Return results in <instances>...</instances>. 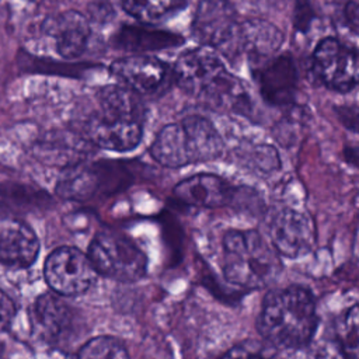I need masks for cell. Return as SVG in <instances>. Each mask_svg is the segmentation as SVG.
Listing matches in <instances>:
<instances>
[{
  "instance_id": "obj_5",
  "label": "cell",
  "mask_w": 359,
  "mask_h": 359,
  "mask_svg": "<svg viewBox=\"0 0 359 359\" xmlns=\"http://www.w3.org/2000/svg\"><path fill=\"white\" fill-rule=\"evenodd\" d=\"M97 273L118 282H135L146 273V255L125 236L98 233L88 248Z\"/></svg>"
},
{
  "instance_id": "obj_25",
  "label": "cell",
  "mask_w": 359,
  "mask_h": 359,
  "mask_svg": "<svg viewBox=\"0 0 359 359\" xmlns=\"http://www.w3.org/2000/svg\"><path fill=\"white\" fill-rule=\"evenodd\" d=\"M222 359H269L264 348L254 341H244L230 351H227Z\"/></svg>"
},
{
  "instance_id": "obj_12",
  "label": "cell",
  "mask_w": 359,
  "mask_h": 359,
  "mask_svg": "<svg viewBox=\"0 0 359 359\" xmlns=\"http://www.w3.org/2000/svg\"><path fill=\"white\" fill-rule=\"evenodd\" d=\"M34 325L38 334L50 344L70 338L76 324L74 310L56 293L39 296L34 304Z\"/></svg>"
},
{
  "instance_id": "obj_20",
  "label": "cell",
  "mask_w": 359,
  "mask_h": 359,
  "mask_svg": "<svg viewBox=\"0 0 359 359\" xmlns=\"http://www.w3.org/2000/svg\"><path fill=\"white\" fill-rule=\"evenodd\" d=\"M123 10L144 24H157L172 17L188 0H121Z\"/></svg>"
},
{
  "instance_id": "obj_26",
  "label": "cell",
  "mask_w": 359,
  "mask_h": 359,
  "mask_svg": "<svg viewBox=\"0 0 359 359\" xmlns=\"http://www.w3.org/2000/svg\"><path fill=\"white\" fill-rule=\"evenodd\" d=\"M14 316L13 302L0 290V332L7 328Z\"/></svg>"
},
{
  "instance_id": "obj_21",
  "label": "cell",
  "mask_w": 359,
  "mask_h": 359,
  "mask_svg": "<svg viewBox=\"0 0 359 359\" xmlns=\"http://www.w3.org/2000/svg\"><path fill=\"white\" fill-rule=\"evenodd\" d=\"M97 187V174L94 168L87 165H74L63 174L57 182L56 191L62 198L84 199L90 196Z\"/></svg>"
},
{
  "instance_id": "obj_27",
  "label": "cell",
  "mask_w": 359,
  "mask_h": 359,
  "mask_svg": "<svg viewBox=\"0 0 359 359\" xmlns=\"http://www.w3.org/2000/svg\"><path fill=\"white\" fill-rule=\"evenodd\" d=\"M344 17H345V21L348 24V28L356 34L358 31V4L356 1H348L345 8H344Z\"/></svg>"
},
{
  "instance_id": "obj_11",
  "label": "cell",
  "mask_w": 359,
  "mask_h": 359,
  "mask_svg": "<svg viewBox=\"0 0 359 359\" xmlns=\"http://www.w3.org/2000/svg\"><path fill=\"white\" fill-rule=\"evenodd\" d=\"M262 98L275 107L290 105L297 90V69L290 55H280L258 65L255 73Z\"/></svg>"
},
{
  "instance_id": "obj_19",
  "label": "cell",
  "mask_w": 359,
  "mask_h": 359,
  "mask_svg": "<svg viewBox=\"0 0 359 359\" xmlns=\"http://www.w3.org/2000/svg\"><path fill=\"white\" fill-rule=\"evenodd\" d=\"M112 43L128 52H147L180 46L184 43V39L168 31L125 25L116 32Z\"/></svg>"
},
{
  "instance_id": "obj_4",
  "label": "cell",
  "mask_w": 359,
  "mask_h": 359,
  "mask_svg": "<svg viewBox=\"0 0 359 359\" xmlns=\"http://www.w3.org/2000/svg\"><path fill=\"white\" fill-rule=\"evenodd\" d=\"M279 254L255 230H230L223 237L224 278L244 289H261L276 279Z\"/></svg>"
},
{
  "instance_id": "obj_13",
  "label": "cell",
  "mask_w": 359,
  "mask_h": 359,
  "mask_svg": "<svg viewBox=\"0 0 359 359\" xmlns=\"http://www.w3.org/2000/svg\"><path fill=\"white\" fill-rule=\"evenodd\" d=\"M39 241L31 227L15 219L0 220V264L27 268L38 255Z\"/></svg>"
},
{
  "instance_id": "obj_24",
  "label": "cell",
  "mask_w": 359,
  "mask_h": 359,
  "mask_svg": "<svg viewBox=\"0 0 359 359\" xmlns=\"http://www.w3.org/2000/svg\"><path fill=\"white\" fill-rule=\"evenodd\" d=\"M250 164L261 172H272L279 168L280 160L276 150L268 144H259L250 150Z\"/></svg>"
},
{
  "instance_id": "obj_14",
  "label": "cell",
  "mask_w": 359,
  "mask_h": 359,
  "mask_svg": "<svg viewBox=\"0 0 359 359\" xmlns=\"http://www.w3.org/2000/svg\"><path fill=\"white\" fill-rule=\"evenodd\" d=\"M282 42L283 34L272 22L261 18H250L238 24L236 53H245L252 63L261 65L273 57Z\"/></svg>"
},
{
  "instance_id": "obj_6",
  "label": "cell",
  "mask_w": 359,
  "mask_h": 359,
  "mask_svg": "<svg viewBox=\"0 0 359 359\" xmlns=\"http://www.w3.org/2000/svg\"><path fill=\"white\" fill-rule=\"evenodd\" d=\"M238 24L237 11L229 0H201L194 14L191 32L203 46L230 55L236 53Z\"/></svg>"
},
{
  "instance_id": "obj_18",
  "label": "cell",
  "mask_w": 359,
  "mask_h": 359,
  "mask_svg": "<svg viewBox=\"0 0 359 359\" xmlns=\"http://www.w3.org/2000/svg\"><path fill=\"white\" fill-rule=\"evenodd\" d=\"M100 112L104 116L139 121L144 123L146 109L139 94L122 84H107L98 93Z\"/></svg>"
},
{
  "instance_id": "obj_22",
  "label": "cell",
  "mask_w": 359,
  "mask_h": 359,
  "mask_svg": "<svg viewBox=\"0 0 359 359\" xmlns=\"http://www.w3.org/2000/svg\"><path fill=\"white\" fill-rule=\"evenodd\" d=\"M74 359H129L125 345L114 337H95L77 351Z\"/></svg>"
},
{
  "instance_id": "obj_1",
  "label": "cell",
  "mask_w": 359,
  "mask_h": 359,
  "mask_svg": "<svg viewBox=\"0 0 359 359\" xmlns=\"http://www.w3.org/2000/svg\"><path fill=\"white\" fill-rule=\"evenodd\" d=\"M172 80L189 95L215 109L247 114L250 97L241 81L227 72L220 57L198 48L180 55L172 67Z\"/></svg>"
},
{
  "instance_id": "obj_16",
  "label": "cell",
  "mask_w": 359,
  "mask_h": 359,
  "mask_svg": "<svg viewBox=\"0 0 359 359\" xmlns=\"http://www.w3.org/2000/svg\"><path fill=\"white\" fill-rule=\"evenodd\" d=\"M43 28L55 38L56 50L65 59H76L83 55L91 35L87 18L74 10L63 11L48 20Z\"/></svg>"
},
{
  "instance_id": "obj_8",
  "label": "cell",
  "mask_w": 359,
  "mask_h": 359,
  "mask_svg": "<svg viewBox=\"0 0 359 359\" xmlns=\"http://www.w3.org/2000/svg\"><path fill=\"white\" fill-rule=\"evenodd\" d=\"M313 70L330 90L348 93L358 83V55L339 39L324 38L313 52Z\"/></svg>"
},
{
  "instance_id": "obj_15",
  "label": "cell",
  "mask_w": 359,
  "mask_h": 359,
  "mask_svg": "<svg viewBox=\"0 0 359 359\" xmlns=\"http://www.w3.org/2000/svg\"><path fill=\"white\" fill-rule=\"evenodd\" d=\"M88 135L93 143L112 151L135 149L143 136V122L94 115L88 123Z\"/></svg>"
},
{
  "instance_id": "obj_9",
  "label": "cell",
  "mask_w": 359,
  "mask_h": 359,
  "mask_svg": "<svg viewBox=\"0 0 359 359\" xmlns=\"http://www.w3.org/2000/svg\"><path fill=\"white\" fill-rule=\"evenodd\" d=\"M111 73L119 84L139 95H156L165 91L172 80L171 69L160 59L149 55H130L116 59Z\"/></svg>"
},
{
  "instance_id": "obj_7",
  "label": "cell",
  "mask_w": 359,
  "mask_h": 359,
  "mask_svg": "<svg viewBox=\"0 0 359 359\" xmlns=\"http://www.w3.org/2000/svg\"><path fill=\"white\" fill-rule=\"evenodd\" d=\"M43 275L56 294L77 296L91 287L98 273L88 255L74 247H60L48 255Z\"/></svg>"
},
{
  "instance_id": "obj_17",
  "label": "cell",
  "mask_w": 359,
  "mask_h": 359,
  "mask_svg": "<svg viewBox=\"0 0 359 359\" xmlns=\"http://www.w3.org/2000/svg\"><path fill=\"white\" fill-rule=\"evenodd\" d=\"M174 195L188 205L219 208L234 198V189L222 177L203 172L178 182L174 188Z\"/></svg>"
},
{
  "instance_id": "obj_10",
  "label": "cell",
  "mask_w": 359,
  "mask_h": 359,
  "mask_svg": "<svg viewBox=\"0 0 359 359\" xmlns=\"http://www.w3.org/2000/svg\"><path fill=\"white\" fill-rule=\"evenodd\" d=\"M269 244L287 258H299L311 251L314 245V224L299 210L283 208L273 213L268 222Z\"/></svg>"
},
{
  "instance_id": "obj_23",
  "label": "cell",
  "mask_w": 359,
  "mask_h": 359,
  "mask_svg": "<svg viewBox=\"0 0 359 359\" xmlns=\"http://www.w3.org/2000/svg\"><path fill=\"white\" fill-rule=\"evenodd\" d=\"M358 306L353 304L344 316L338 330V345L344 359H359V321Z\"/></svg>"
},
{
  "instance_id": "obj_2",
  "label": "cell",
  "mask_w": 359,
  "mask_h": 359,
  "mask_svg": "<svg viewBox=\"0 0 359 359\" xmlns=\"http://www.w3.org/2000/svg\"><path fill=\"white\" fill-rule=\"evenodd\" d=\"M317 314L311 293L297 285L269 292L261 306L257 330L271 345L282 349L306 346L316 331Z\"/></svg>"
},
{
  "instance_id": "obj_3",
  "label": "cell",
  "mask_w": 359,
  "mask_h": 359,
  "mask_svg": "<svg viewBox=\"0 0 359 359\" xmlns=\"http://www.w3.org/2000/svg\"><path fill=\"white\" fill-rule=\"evenodd\" d=\"M223 140L215 125L199 115L165 125L156 136L150 154L164 167L178 168L217 158Z\"/></svg>"
}]
</instances>
